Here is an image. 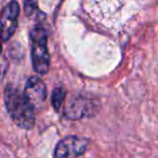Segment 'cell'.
Returning a JSON list of instances; mask_svg holds the SVG:
<instances>
[{
    "label": "cell",
    "mask_w": 158,
    "mask_h": 158,
    "mask_svg": "<svg viewBox=\"0 0 158 158\" xmlns=\"http://www.w3.org/2000/svg\"><path fill=\"white\" fill-rule=\"evenodd\" d=\"M33 67L38 74L46 75L50 67V54L47 44V31L41 25H36L31 31Z\"/></svg>",
    "instance_id": "7a4b0ae2"
},
{
    "label": "cell",
    "mask_w": 158,
    "mask_h": 158,
    "mask_svg": "<svg viewBox=\"0 0 158 158\" xmlns=\"http://www.w3.org/2000/svg\"><path fill=\"white\" fill-rule=\"evenodd\" d=\"M88 145V139L68 135L57 143L53 158H78L87 151Z\"/></svg>",
    "instance_id": "277c9868"
},
{
    "label": "cell",
    "mask_w": 158,
    "mask_h": 158,
    "mask_svg": "<svg viewBox=\"0 0 158 158\" xmlns=\"http://www.w3.org/2000/svg\"><path fill=\"white\" fill-rule=\"evenodd\" d=\"M66 97V91L63 87H57L53 90L52 97H51V104L54 107V110L56 112H59L60 108H61L62 104H63L64 100Z\"/></svg>",
    "instance_id": "52a82bcc"
},
{
    "label": "cell",
    "mask_w": 158,
    "mask_h": 158,
    "mask_svg": "<svg viewBox=\"0 0 158 158\" xmlns=\"http://www.w3.org/2000/svg\"><path fill=\"white\" fill-rule=\"evenodd\" d=\"M24 93L34 107H41L47 98V87L39 77L33 76L27 80Z\"/></svg>",
    "instance_id": "8992f818"
},
{
    "label": "cell",
    "mask_w": 158,
    "mask_h": 158,
    "mask_svg": "<svg viewBox=\"0 0 158 158\" xmlns=\"http://www.w3.org/2000/svg\"><path fill=\"white\" fill-rule=\"evenodd\" d=\"M100 102L95 98L86 94L73 95L65 105L63 114L66 118L77 120L94 116L100 110Z\"/></svg>",
    "instance_id": "3957f363"
},
{
    "label": "cell",
    "mask_w": 158,
    "mask_h": 158,
    "mask_svg": "<svg viewBox=\"0 0 158 158\" xmlns=\"http://www.w3.org/2000/svg\"><path fill=\"white\" fill-rule=\"evenodd\" d=\"M20 6L16 1H11L5 6L1 12V39L6 42L12 37L19 23Z\"/></svg>",
    "instance_id": "5b68a950"
},
{
    "label": "cell",
    "mask_w": 158,
    "mask_h": 158,
    "mask_svg": "<svg viewBox=\"0 0 158 158\" xmlns=\"http://www.w3.org/2000/svg\"><path fill=\"white\" fill-rule=\"evenodd\" d=\"M5 104L10 117L19 127L29 130L35 126V107L20 89L8 85L5 89Z\"/></svg>",
    "instance_id": "6da1fadb"
}]
</instances>
